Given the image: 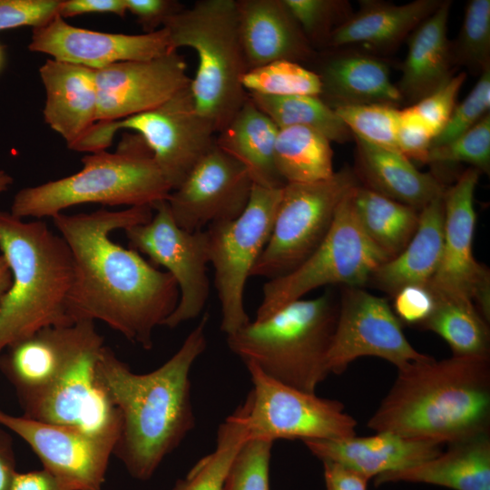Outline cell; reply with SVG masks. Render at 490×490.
Segmentation results:
<instances>
[{
	"mask_svg": "<svg viewBox=\"0 0 490 490\" xmlns=\"http://www.w3.org/2000/svg\"><path fill=\"white\" fill-rule=\"evenodd\" d=\"M39 76L45 93L44 122L71 149L97 122L94 69L49 58Z\"/></svg>",
	"mask_w": 490,
	"mask_h": 490,
	"instance_id": "24",
	"label": "cell"
},
{
	"mask_svg": "<svg viewBox=\"0 0 490 490\" xmlns=\"http://www.w3.org/2000/svg\"><path fill=\"white\" fill-rule=\"evenodd\" d=\"M2 61H3V50H2V47L0 46V66L2 64Z\"/></svg>",
	"mask_w": 490,
	"mask_h": 490,
	"instance_id": "55",
	"label": "cell"
},
{
	"mask_svg": "<svg viewBox=\"0 0 490 490\" xmlns=\"http://www.w3.org/2000/svg\"><path fill=\"white\" fill-rule=\"evenodd\" d=\"M127 12L136 17L144 33L162 28L165 22L184 6L174 0H125Z\"/></svg>",
	"mask_w": 490,
	"mask_h": 490,
	"instance_id": "48",
	"label": "cell"
},
{
	"mask_svg": "<svg viewBox=\"0 0 490 490\" xmlns=\"http://www.w3.org/2000/svg\"><path fill=\"white\" fill-rule=\"evenodd\" d=\"M466 79L465 72L452 76L433 93L416 103L415 111L427 124L435 137L445 127L456 103L457 94Z\"/></svg>",
	"mask_w": 490,
	"mask_h": 490,
	"instance_id": "44",
	"label": "cell"
},
{
	"mask_svg": "<svg viewBox=\"0 0 490 490\" xmlns=\"http://www.w3.org/2000/svg\"><path fill=\"white\" fill-rule=\"evenodd\" d=\"M152 215V206L146 205L52 218L73 259L70 318L102 321L144 349L152 348L154 329L177 307L179 288L170 273L114 242L111 234L146 223Z\"/></svg>",
	"mask_w": 490,
	"mask_h": 490,
	"instance_id": "1",
	"label": "cell"
},
{
	"mask_svg": "<svg viewBox=\"0 0 490 490\" xmlns=\"http://www.w3.org/2000/svg\"><path fill=\"white\" fill-rule=\"evenodd\" d=\"M435 135L413 106L400 110L397 149L405 157L426 163Z\"/></svg>",
	"mask_w": 490,
	"mask_h": 490,
	"instance_id": "46",
	"label": "cell"
},
{
	"mask_svg": "<svg viewBox=\"0 0 490 490\" xmlns=\"http://www.w3.org/2000/svg\"><path fill=\"white\" fill-rule=\"evenodd\" d=\"M354 137L372 145L399 152L397 132L400 110L389 104H360L333 109Z\"/></svg>",
	"mask_w": 490,
	"mask_h": 490,
	"instance_id": "39",
	"label": "cell"
},
{
	"mask_svg": "<svg viewBox=\"0 0 490 490\" xmlns=\"http://www.w3.org/2000/svg\"><path fill=\"white\" fill-rule=\"evenodd\" d=\"M490 108V67L481 74L475 85L459 104L456 105L449 120L433 139L431 148L446 144L465 133L485 115Z\"/></svg>",
	"mask_w": 490,
	"mask_h": 490,
	"instance_id": "43",
	"label": "cell"
},
{
	"mask_svg": "<svg viewBox=\"0 0 490 490\" xmlns=\"http://www.w3.org/2000/svg\"><path fill=\"white\" fill-rule=\"evenodd\" d=\"M252 389L242 404L248 439L339 440L357 435V420L336 399L278 382L246 365Z\"/></svg>",
	"mask_w": 490,
	"mask_h": 490,
	"instance_id": "12",
	"label": "cell"
},
{
	"mask_svg": "<svg viewBox=\"0 0 490 490\" xmlns=\"http://www.w3.org/2000/svg\"><path fill=\"white\" fill-rule=\"evenodd\" d=\"M241 84L248 93L270 96H320L322 88L315 71L288 60L248 70L241 77Z\"/></svg>",
	"mask_w": 490,
	"mask_h": 490,
	"instance_id": "37",
	"label": "cell"
},
{
	"mask_svg": "<svg viewBox=\"0 0 490 490\" xmlns=\"http://www.w3.org/2000/svg\"><path fill=\"white\" fill-rule=\"evenodd\" d=\"M467 162L479 172L490 169V113L451 142L432 147L428 164Z\"/></svg>",
	"mask_w": 490,
	"mask_h": 490,
	"instance_id": "41",
	"label": "cell"
},
{
	"mask_svg": "<svg viewBox=\"0 0 490 490\" xmlns=\"http://www.w3.org/2000/svg\"><path fill=\"white\" fill-rule=\"evenodd\" d=\"M97 121H119L161 105L191 84L178 50L144 61H126L94 70Z\"/></svg>",
	"mask_w": 490,
	"mask_h": 490,
	"instance_id": "19",
	"label": "cell"
},
{
	"mask_svg": "<svg viewBox=\"0 0 490 490\" xmlns=\"http://www.w3.org/2000/svg\"><path fill=\"white\" fill-rule=\"evenodd\" d=\"M443 0H416L397 5L381 1H360V8L330 34L325 48L361 44L374 51H390L424 20Z\"/></svg>",
	"mask_w": 490,
	"mask_h": 490,
	"instance_id": "26",
	"label": "cell"
},
{
	"mask_svg": "<svg viewBox=\"0 0 490 490\" xmlns=\"http://www.w3.org/2000/svg\"><path fill=\"white\" fill-rule=\"evenodd\" d=\"M368 426L442 445L490 432V355L428 356L397 369Z\"/></svg>",
	"mask_w": 490,
	"mask_h": 490,
	"instance_id": "3",
	"label": "cell"
},
{
	"mask_svg": "<svg viewBox=\"0 0 490 490\" xmlns=\"http://www.w3.org/2000/svg\"><path fill=\"white\" fill-rule=\"evenodd\" d=\"M125 0H62L58 15L63 18L84 14H113L123 17Z\"/></svg>",
	"mask_w": 490,
	"mask_h": 490,
	"instance_id": "49",
	"label": "cell"
},
{
	"mask_svg": "<svg viewBox=\"0 0 490 490\" xmlns=\"http://www.w3.org/2000/svg\"><path fill=\"white\" fill-rule=\"evenodd\" d=\"M338 311V304L328 291L300 299L228 335L227 344L245 365L284 385L316 393L329 375L327 356Z\"/></svg>",
	"mask_w": 490,
	"mask_h": 490,
	"instance_id": "6",
	"label": "cell"
},
{
	"mask_svg": "<svg viewBox=\"0 0 490 490\" xmlns=\"http://www.w3.org/2000/svg\"><path fill=\"white\" fill-rule=\"evenodd\" d=\"M354 189L339 203L328 234L315 251L289 274L263 285L254 320H263L323 286L362 288L388 260L358 221L352 201Z\"/></svg>",
	"mask_w": 490,
	"mask_h": 490,
	"instance_id": "9",
	"label": "cell"
},
{
	"mask_svg": "<svg viewBox=\"0 0 490 490\" xmlns=\"http://www.w3.org/2000/svg\"><path fill=\"white\" fill-rule=\"evenodd\" d=\"M0 426L29 445L43 468L66 490H101L113 443L74 427L13 416L2 409Z\"/></svg>",
	"mask_w": 490,
	"mask_h": 490,
	"instance_id": "18",
	"label": "cell"
},
{
	"mask_svg": "<svg viewBox=\"0 0 490 490\" xmlns=\"http://www.w3.org/2000/svg\"><path fill=\"white\" fill-rule=\"evenodd\" d=\"M283 1L315 50L325 48L331 33L353 14L347 1Z\"/></svg>",
	"mask_w": 490,
	"mask_h": 490,
	"instance_id": "40",
	"label": "cell"
},
{
	"mask_svg": "<svg viewBox=\"0 0 490 490\" xmlns=\"http://www.w3.org/2000/svg\"><path fill=\"white\" fill-rule=\"evenodd\" d=\"M352 201L358 221L369 240L388 260L397 256L417 228L418 211L362 185L354 189Z\"/></svg>",
	"mask_w": 490,
	"mask_h": 490,
	"instance_id": "32",
	"label": "cell"
},
{
	"mask_svg": "<svg viewBox=\"0 0 490 490\" xmlns=\"http://www.w3.org/2000/svg\"><path fill=\"white\" fill-rule=\"evenodd\" d=\"M434 295L435 309L419 328L440 336L453 356H488L489 322L475 304L465 298Z\"/></svg>",
	"mask_w": 490,
	"mask_h": 490,
	"instance_id": "34",
	"label": "cell"
},
{
	"mask_svg": "<svg viewBox=\"0 0 490 490\" xmlns=\"http://www.w3.org/2000/svg\"><path fill=\"white\" fill-rule=\"evenodd\" d=\"M236 9L248 70L279 60L301 64L317 59L283 0H236Z\"/></svg>",
	"mask_w": 490,
	"mask_h": 490,
	"instance_id": "22",
	"label": "cell"
},
{
	"mask_svg": "<svg viewBox=\"0 0 490 490\" xmlns=\"http://www.w3.org/2000/svg\"><path fill=\"white\" fill-rule=\"evenodd\" d=\"M0 250L12 274L0 299V354L44 328L74 323L67 311L73 259L59 234L0 211Z\"/></svg>",
	"mask_w": 490,
	"mask_h": 490,
	"instance_id": "4",
	"label": "cell"
},
{
	"mask_svg": "<svg viewBox=\"0 0 490 490\" xmlns=\"http://www.w3.org/2000/svg\"><path fill=\"white\" fill-rule=\"evenodd\" d=\"M83 353L40 395L21 405L24 417L82 430L114 444L121 417L102 386L96 362L101 348Z\"/></svg>",
	"mask_w": 490,
	"mask_h": 490,
	"instance_id": "16",
	"label": "cell"
},
{
	"mask_svg": "<svg viewBox=\"0 0 490 490\" xmlns=\"http://www.w3.org/2000/svg\"><path fill=\"white\" fill-rule=\"evenodd\" d=\"M278 131V126L248 95L228 125L216 134L215 144L247 169L254 184L279 189L286 183L275 165Z\"/></svg>",
	"mask_w": 490,
	"mask_h": 490,
	"instance_id": "31",
	"label": "cell"
},
{
	"mask_svg": "<svg viewBox=\"0 0 490 490\" xmlns=\"http://www.w3.org/2000/svg\"><path fill=\"white\" fill-rule=\"evenodd\" d=\"M248 95L279 129L289 126L307 127L336 142H345L353 135L335 111L319 96Z\"/></svg>",
	"mask_w": 490,
	"mask_h": 490,
	"instance_id": "35",
	"label": "cell"
},
{
	"mask_svg": "<svg viewBox=\"0 0 490 490\" xmlns=\"http://www.w3.org/2000/svg\"><path fill=\"white\" fill-rule=\"evenodd\" d=\"M12 282V274L5 257L0 254V299L7 291Z\"/></svg>",
	"mask_w": 490,
	"mask_h": 490,
	"instance_id": "53",
	"label": "cell"
},
{
	"mask_svg": "<svg viewBox=\"0 0 490 490\" xmlns=\"http://www.w3.org/2000/svg\"><path fill=\"white\" fill-rule=\"evenodd\" d=\"M443 197L435 199L419 211L417 228L406 248L373 273L370 280L377 289L393 296L405 286L427 285L433 279L443 251Z\"/></svg>",
	"mask_w": 490,
	"mask_h": 490,
	"instance_id": "30",
	"label": "cell"
},
{
	"mask_svg": "<svg viewBox=\"0 0 490 490\" xmlns=\"http://www.w3.org/2000/svg\"><path fill=\"white\" fill-rule=\"evenodd\" d=\"M103 344L93 321L46 327L7 348L0 368L22 405L44 392L83 353Z\"/></svg>",
	"mask_w": 490,
	"mask_h": 490,
	"instance_id": "20",
	"label": "cell"
},
{
	"mask_svg": "<svg viewBox=\"0 0 490 490\" xmlns=\"http://www.w3.org/2000/svg\"><path fill=\"white\" fill-rule=\"evenodd\" d=\"M358 185L348 168L322 181L285 184L270 236L250 277L274 279L299 267L328 234L341 201Z\"/></svg>",
	"mask_w": 490,
	"mask_h": 490,
	"instance_id": "10",
	"label": "cell"
},
{
	"mask_svg": "<svg viewBox=\"0 0 490 490\" xmlns=\"http://www.w3.org/2000/svg\"><path fill=\"white\" fill-rule=\"evenodd\" d=\"M83 168L67 177L21 189L10 212L19 218H53L74 205L152 206L172 189L146 142L124 133L113 152L100 151L81 160Z\"/></svg>",
	"mask_w": 490,
	"mask_h": 490,
	"instance_id": "5",
	"label": "cell"
},
{
	"mask_svg": "<svg viewBox=\"0 0 490 490\" xmlns=\"http://www.w3.org/2000/svg\"><path fill=\"white\" fill-rule=\"evenodd\" d=\"M11 490H66L58 480L45 469L25 473L17 472Z\"/></svg>",
	"mask_w": 490,
	"mask_h": 490,
	"instance_id": "51",
	"label": "cell"
},
{
	"mask_svg": "<svg viewBox=\"0 0 490 490\" xmlns=\"http://www.w3.org/2000/svg\"><path fill=\"white\" fill-rule=\"evenodd\" d=\"M400 482L452 490H490V432L449 443L445 451L427 461L374 478L376 486Z\"/></svg>",
	"mask_w": 490,
	"mask_h": 490,
	"instance_id": "27",
	"label": "cell"
},
{
	"mask_svg": "<svg viewBox=\"0 0 490 490\" xmlns=\"http://www.w3.org/2000/svg\"><path fill=\"white\" fill-rule=\"evenodd\" d=\"M330 141L302 126L278 131L274 159L278 173L287 183H309L329 178L333 170Z\"/></svg>",
	"mask_w": 490,
	"mask_h": 490,
	"instance_id": "33",
	"label": "cell"
},
{
	"mask_svg": "<svg viewBox=\"0 0 490 490\" xmlns=\"http://www.w3.org/2000/svg\"><path fill=\"white\" fill-rule=\"evenodd\" d=\"M172 50L188 47L198 56L190 88L197 111L223 130L248 97V71L240 38L236 0H199L163 24Z\"/></svg>",
	"mask_w": 490,
	"mask_h": 490,
	"instance_id": "7",
	"label": "cell"
},
{
	"mask_svg": "<svg viewBox=\"0 0 490 490\" xmlns=\"http://www.w3.org/2000/svg\"><path fill=\"white\" fill-rule=\"evenodd\" d=\"M322 463L326 490H367L369 479L365 475L336 463Z\"/></svg>",
	"mask_w": 490,
	"mask_h": 490,
	"instance_id": "50",
	"label": "cell"
},
{
	"mask_svg": "<svg viewBox=\"0 0 490 490\" xmlns=\"http://www.w3.org/2000/svg\"><path fill=\"white\" fill-rule=\"evenodd\" d=\"M318 68L319 97L332 109L374 103L396 106L403 102L390 80L388 65L375 55L340 51L321 59Z\"/></svg>",
	"mask_w": 490,
	"mask_h": 490,
	"instance_id": "25",
	"label": "cell"
},
{
	"mask_svg": "<svg viewBox=\"0 0 490 490\" xmlns=\"http://www.w3.org/2000/svg\"><path fill=\"white\" fill-rule=\"evenodd\" d=\"M480 172L465 171L444 193V242L439 267L427 284L434 294L471 300L490 320V273L473 252L475 190Z\"/></svg>",
	"mask_w": 490,
	"mask_h": 490,
	"instance_id": "15",
	"label": "cell"
},
{
	"mask_svg": "<svg viewBox=\"0 0 490 490\" xmlns=\"http://www.w3.org/2000/svg\"><path fill=\"white\" fill-rule=\"evenodd\" d=\"M343 288L327 356L328 374H342L361 357L380 358L397 369L428 357L409 343L386 299L361 287Z\"/></svg>",
	"mask_w": 490,
	"mask_h": 490,
	"instance_id": "14",
	"label": "cell"
},
{
	"mask_svg": "<svg viewBox=\"0 0 490 490\" xmlns=\"http://www.w3.org/2000/svg\"><path fill=\"white\" fill-rule=\"evenodd\" d=\"M453 66L464 65L480 74L490 67V1L471 0L456 39L450 42Z\"/></svg>",
	"mask_w": 490,
	"mask_h": 490,
	"instance_id": "38",
	"label": "cell"
},
{
	"mask_svg": "<svg viewBox=\"0 0 490 490\" xmlns=\"http://www.w3.org/2000/svg\"><path fill=\"white\" fill-rule=\"evenodd\" d=\"M272 441L248 439L227 473L222 490H270Z\"/></svg>",
	"mask_w": 490,
	"mask_h": 490,
	"instance_id": "42",
	"label": "cell"
},
{
	"mask_svg": "<svg viewBox=\"0 0 490 490\" xmlns=\"http://www.w3.org/2000/svg\"><path fill=\"white\" fill-rule=\"evenodd\" d=\"M253 181L247 169L215 143L167 202L179 227L203 230L238 218L246 209Z\"/></svg>",
	"mask_w": 490,
	"mask_h": 490,
	"instance_id": "17",
	"label": "cell"
},
{
	"mask_svg": "<svg viewBox=\"0 0 490 490\" xmlns=\"http://www.w3.org/2000/svg\"><path fill=\"white\" fill-rule=\"evenodd\" d=\"M121 129L132 130L143 139L172 191L213 147L217 134L197 111L189 85L147 112L119 121H97L74 149L89 153L105 151Z\"/></svg>",
	"mask_w": 490,
	"mask_h": 490,
	"instance_id": "8",
	"label": "cell"
},
{
	"mask_svg": "<svg viewBox=\"0 0 490 490\" xmlns=\"http://www.w3.org/2000/svg\"><path fill=\"white\" fill-rule=\"evenodd\" d=\"M248 440L242 405L222 422L214 450L201 458L172 490H222L234 456Z\"/></svg>",
	"mask_w": 490,
	"mask_h": 490,
	"instance_id": "36",
	"label": "cell"
},
{
	"mask_svg": "<svg viewBox=\"0 0 490 490\" xmlns=\"http://www.w3.org/2000/svg\"><path fill=\"white\" fill-rule=\"evenodd\" d=\"M13 182V177L4 170H0V193L6 191Z\"/></svg>",
	"mask_w": 490,
	"mask_h": 490,
	"instance_id": "54",
	"label": "cell"
},
{
	"mask_svg": "<svg viewBox=\"0 0 490 490\" xmlns=\"http://www.w3.org/2000/svg\"><path fill=\"white\" fill-rule=\"evenodd\" d=\"M282 188L254 184L238 218L206 230L209 263L220 303V329L227 336L250 322L244 306L246 282L270 236Z\"/></svg>",
	"mask_w": 490,
	"mask_h": 490,
	"instance_id": "11",
	"label": "cell"
},
{
	"mask_svg": "<svg viewBox=\"0 0 490 490\" xmlns=\"http://www.w3.org/2000/svg\"><path fill=\"white\" fill-rule=\"evenodd\" d=\"M303 443L322 462L344 466L369 480L417 466L442 451L439 442L388 431L376 432L369 436L356 435L339 440H307Z\"/></svg>",
	"mask_w": 490,
	"mask_h": 490,
	"instance_id": "23",
	"label": "cell"
},
{
	"mask_svg": "<svg viewBox=\"0 0 490 490\" xmlns=\"http://www.w3.org/2000/svg\"><path fill=\"white\" fill-rule=\"evenodd\" d=\"M208 315L156 369L138 374L107 346L97 358L99 380L121 417L113 455L132 477L149 480L195 426L190 372L207 347Z\"/></svg>",
	"mask_w": 490,
	"mask_h": 490,
	"instance_id": "2",
	"label": "cell"
},
{
	"mask_svg": "<svg viewBox=\"0 0 490 490\" xmlns=\"http://www.w3.org/2000/svg\"><path fill=\"white\" fill-rule=\"evenodd\" d=\"M28 49L94 70L120 62L150 60L172 51L164 27L139 34L104 33L74 26L59 15L33 28Z\"/></svg>",
	"mask_w": 490,
	"mask_h": 490,
	"instance_id": "21",
	"label": "cell"
},
{
	"mask_svg": "<svg viewBox=\"0 0 490 490\" xmlns=\"http://www.w3.org/2000/svg\"><path fill=\"white\" fill-rule=\"evenodd\" d=\"M62 0H0V31L41 26L55 15Z\"/></svg>",
	"mask_w": 490,
	"mask_h": 490,
	"instance_id": "45",
	"label": "cell"
},
{
	"mask_svg": "<svg viewBox=\"0 0 490 490\" xmlns=\"http://www.w3.org/2000/svg\"><path fill=\"white\" fill-rule=\"evenodd\" d=\"M451 5L450 0L442 1L413 31L397 85L403 101L417 103L453 76L450 41L446 34Z\"/></svg>",
	"mask_w": 490,
	"mask_h": 490,
	"instance_id": "29",
	"label": "cell"
},
{
	"mask_svg": "<svg viewBox=\"0 0 490 490\" xmlns=\"http://www.w3.org/2000/svg\"><path fill=\"white\" fill-rule=\"evenodd\" d=\"M150 221L124 230L131 249L162 266L175 279L180 299L163 326L174 328L199 317L210 295L206 230L187 231L175 222L167 200L152 205Z\"/></svg>",
	"mask_w": 490,
	"mask_h": 490,
	"instance_id": "13",
	"label": "cell"
},
{
	"mask_svg": "<svg viewBox=\"0 0 490 490\" xmlns=\"http://www.w3.org/2000/svg\"><path fill=\"white\" fill-rule=\"evenodd\" d=\"M355 140L354 172L362 186L417 211L444 195L446 189L436 176L417 170L399 152Z\"/></svg>",
	"mask_w": 490,
	"mask_h": 490,
	"instance_id": "28",
	"label": "cell"
},
{
	"mask_svg": "<svg viewBox=\"0 0 490 490\" xmlns=\"http://www.w3.org/2000/svg\"><path fill=\"white\" fill-rule=\"evenodd\" d=\"M11 436L0 426V490H11L17 473Z\"/></svg>",
	"mask_w": 490,
	"mask_h": 490,
	"instance_id": "52",
	"label": "cell"
},
{
	"mask_svg": "<svg viewBox=\"0 0 490 490\" xmlns=\"http://www.w3.org/2000/svg\"><path fill=\"white\" fill-rule=\"evenodd\" d=\"M392 309L401 324L420 328L430 317L436 298L428 285H407L393 296Z\"/></svg>",
	"mask_w": 490,
	"mask_h": 490,
	"instance_id": "47",
	"label": "cell"
}]
</instances>
